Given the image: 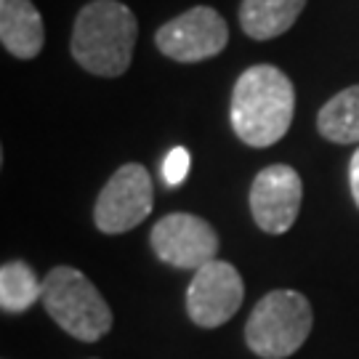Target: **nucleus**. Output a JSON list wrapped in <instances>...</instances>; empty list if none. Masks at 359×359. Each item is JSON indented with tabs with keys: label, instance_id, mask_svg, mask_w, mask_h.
I'll use <instances>...</instances> for the list:
<instances>
[{
	"label": "nucleus",
	"instance_id": "f257e3e1",
	"mask_svg": "<svg viewBox=\"0 0 359 359\" xmlns=\"http://www.w3.org/2000/svg\"><path fill=\"white\" fill-rule=\"evenodd\" d=\"M295 90L280 67L256 65L237 77L231 90V128L248 147H271L290 130Z\"/></svg>",
	"mask_w": 359,
	"mask_h": 359
},
{
	"label": "nucleus",
	"instance_id": "f03ea898",
	"mask_svg": "<svg viewBox=\"0 0 359 359\" xmlns=\"http://www.w3.org/2000/svg\"><path fill=\"white\" fill-rule=\"evenodd\" d=\"M139 22L126 3L93 0L83 6L72 27L69 51L86 72L99 77H120L133 62Z\"/></svg>",
	"mask_w": 359,
	"mask_h": 359
},
{
	"label": "nucleus",
	"instance_id": "7ed1b4c3",
	"mask_svg": "<svg viewBox=\"0 0 359 359\" xmlns=\"http://www.w3.org/2000/svg\"><path fill=\"white\" fill-rule=\"evenodd\" d=\"M43 306L65 333L83 344H96L112 327V309L96 285L72 266H56L46 274Z\"/></svg>",
	"mask_w": 359,
	"mask_h": 359
},
{
	"label": "nucleus",
	"instance_id": "20e7f679",
	"mask_svg": "<svg viewBox=\"0 0 359 359\" xmlns=\"http://www.w3.org/2000/svg\"><path fill=\"white\" fill-rule=\"evenodd\" d=\"M311 304L295 290H271L258 301L248 325L245 344L261 359H287L311 333Z\"/></svg>",
	"mask_w": 359,
	"mask_h": 359
},
{
	"label": "nucleus",
	"instance_id": "39448f33",
	"mask_svg": "<svg viewBox=\"0 0 359 359\" xmlns=\"http://www.w3.org/2000/svg\"><path fill=\"white\" fill-rule=\"evenodd\" d=\"M154 187L149 170L139 163H126L104 184L93 208V224L104 234H126L152 213Z\"/></svg>",
	"mask_w": 359,
	"mask_h": 359
},
{
	"label": "nucleus",
	"instance_id": "423d86ee",
	"mask_svg": "<svg viewBox=\"0 0 359 359\" xmlns=\"http://www.w3.org/2000/svg\"><path fill=\"white\" fill-rule=\"evenodd\" d=\"M154 43L160 53L181 65H197L213 59L229 43V27L210 6H194L157 29Z\"/></svg>",
	"mask_w": 359,
	"mask_h": 359
},
{
	"label": "nucleus",
	"instance_id": "0eeeda50",
	"mask_svg": "<svg viewBox=\"0 0 359 359\" xmlns=\"http://www.w3.org/2000/svg\"><path fill=\"white\" fill-rule=\"evenodd\" d=\"M154 256L176 269H203L218 256V234L205 218L168 213L152 229Z\"/></svg>",
	"mask_w": 359,
	"mask_h": 359
},
{
	"label": "nucleus",
	"instance_id": "6e6552de",
	"mask_svg": "<svg viewBox=\"0 0 359 359\" xmlns=\"http://www.w3.org/2000/svg\"><path fill=\"white\" fill-rule=\"evenodd\" d=\"M245 285L240 271L226 261H210L194 271L187 287V314L197 327H218L243 306Z\"/></svg>",
	"mask_w": 359,
	"mask_h": 359
},
{
	"label": "nucleus",
	"instance_id": "1a4fd4ad",
	"mask_svg": "<svg viewBox=\"0 0 359 359\" xmlns=\"http://www.w3.org/2000/svg\"><path fill=\"white\" fill-rule=\"evenodd\" d=\"M304 200L301 176L290 165H269L253 179L250 213L261 231L285 234L295 224Z\"/></svg>",
	"mask_w": 359,
	"mask_h": 359
},
{
	"label": "nucleus",
	"instance_id": "9d476101",
	"mask_svg": "<svg viewBox=\"0 0 359 359\" xmlns=\"http://www.w3.org/2000/svg\"><path fill=\"white\" fill-rule=\"evenodd\" d=\"M0 43L16 59H35L46 43V27L32 0H0Z\"/></svg>",
	"mask_w": 359,
	"mask_h": 359
},
{
	"label": "nucleus",
	"instance_id": "9b49d317",
	"mask_svg": "<svg viewBox=\"0 0 359 359\" xmlns=\"http://www.w3.org/2000/svg\"><path fill=\"white\" fill-rule=\"evenodd\" d=\"M304 6L306 0H243L240 27L248 38L274 40L295 25Z\"/></svg>",
	"mask_w": 359,
	"mask_h": 359
},
{
	"label": "nucleus",
	"instance_id": "f8f14e48",
	"mask_svg": "<svg viewBox=\"0 0 359 359\" xmlns=\"http://www.w3.org/2000/svg\"><path fill=\"white\" fill-rule=\"evenodd\" d=\"M317 130L333 144H359V86L344 88L322 107Z\"/></svg>",
	"mask_w": 359,
	"mask_h": 359
},
{
	"label": "nucleus",
	"instance_id": "ddd939ff",
	"mask_svg": "<svg viewBox=\"0 0 359 359\" xmlns=\"http://www.w3.org/2000/svg\"><path fill=\"white\" fill-rule=\"evenodd\" d=\"M43 301V280L25 261H8L0 269V309L6 314H22Z\"/></svg>",
	"mask_w": 359,
	"mask_h": 359
},
{
	"label": "nucleus",
	"instance_id": "4468645a",
	"mask_svg": "<svg viewBox=\"0 0 359 359\" xmlns=\"http://www.w3.org/2000/svg\"><path fill=\"white\" fill-rule=\"evenodd\" d=\"M187 173H189V152L184 147L170 149L165 163H163V179H165V184L168 187H179L181 181L187 179Z\"/></svg>",
	"mask_w": 359,
	"mask_h": 359
},
{
	"label": "nucleus",
	"instance_id": "2eb2a0df",
	"mask_svg": "<svg viewBox=\"0 0 359 359\" xmlns=\"http://www.w3.org/2000/svg\"><path fill=\"white\" fill-rule=\"evenodd\" d=\"M348 184H351V194H354V203L359 208V149L348 163Z\"/></svg>",
	"mask_w": 359,
	"mask_h": 359
}]
</instances>
